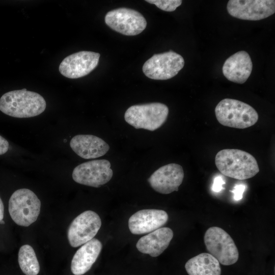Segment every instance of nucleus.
Here are the masks:
<instances>
[{
  "mask_svg": "<svg viewBox=\"0 0 275 275\" xmlns=\"http://www.w3.org/2000/svg\"><path fill=\"white\" fill-rule=\"evenodd\" d=\"M168 114L166 104L153 102L131 106L126 111L124 119L136 129L154 131L163 124Z\"/></svg>",
  "mask_w": 275,
  "mask_h": 275,
  "instance_id": "nucleus-4",
  "label": "nucleus"
},
{
  "mask_svg": "<svg viewBox=\"0 0 275 275\" xmlns=\"http://www.w3.org/2000/svg\"><path fill=\"white\" fill-rule=\"evenodd\" d=\"M111 166L110 162L106 159L87 161L74 169L72 177L77 183L99 187L112 179L113 172Z\"/></svg>",
  "mask_w": 275,
  "mask_h": 275,
  "instance_id": "nucleus-9",
  "label": "nucleus"
},
{
  "mask_svg": "<svg viewBox=\"0 0 275 275\" xmlns=\"http://www.w3.org/2000/svg\"><path fill=\"white\" fill-rule=\"evenodd\" d=\"M146 2L155 5L159 9L167 12H172L180 6L181 0H146Z\"/></svg>",
  "mask_w": 275,
  "mask_h": 275,
  "instance_id": "nucleus-21",
  "label": "nucleus"
},
{
  "mask_svg": "<svg viewBox=\"0 0 275 275\" xmlns=\"http://www.w3.org/2000/svg\"><path fill=\"white\" fill-rule=\"evenodd\" d=\"M184 178L182 167L177 163H170L156 170L148 179L151 187L162 194L178 191Z\"/></svg>",
  "mask_w": 275,
  "mask_h": 275,
  "instance_id": "nucleus-13",
  "label": "nucleus"
},
{
  "mask_svg": "<svg viewBox=\"0 0 275 275\" xmlns=\"http://www.w3.org/2000/svg\"><path fill=\"white\" fill-rule=\"evenodd\" d=\"M225 183L221 176H217L214 179L212 189L215 192H219L223 189V185Z\"/></svg>",
  "mask_w": 275,
  "mask_h": 275,
  "instance_id": "nucleus-23",
  "label": "nucleus"
},
{
  "mask_svg": "<svg viewBox=\"0 0 275 275\" xmlns=\"http://www.w3.org/2000/svg\"><path fill=\"white\" fill-rule=\"evenodd\" d=\"M102 248L101 242L93 238L76 252L71 263V270L74 275H82L89 271L96 261Z\"/></svg>",
  "mask_w": 275,
  "mask_h": 275,
  "instance_id": "nucleus-18",
  "label": "nucleus"
},
{
  "mask_svg": "<svg viewBox=\"0 0 275 275\" xmlns=\"http://www.w3.org/2000/svg\"><path fill=\"white\" fill-rule=\"evenodd\" d=\"M245 186L243 184L236 185L231 191L234 194V199L236 201L241 200L243 197V193L245 189Z\"/></svg>",
  "mask_w": 275,
  "mask_h": 275,
  "instance_id": "nucleus-22",
  "label": "nucleus"
},
{
  "mask_svg": "<svg viewBox=\"0 0 275 275\" xmlns=\"http://www.w3.org/2000/svg\"><path fill=\"white\" fill-rule=\"evenodd\" d=\"M100 54L90 51H80L71 54L62 61L59 70L64 76L78 78L85 76L97 66Z\"/></svg>",
  "mask_w": 275,
  "mask_h": 275,
  "instance_id": "nucleus-12",
  "label": "nucleus"
},
{
  "mask_svg": "<svg viewBox=\"0 0 275 275\" xmlns=\"http://www.w3.org/2000/svg\"><path fill=\"white\" fill-rule=\"evenodd\" d=\"M101 226L100 216L92 210L85 211L70 224L67 237L70 245L78 247L94 238Z\"/></svg>",
  "mask_w": 275,
  "mask_h": 275,
  "instance_id": "nucleus-10",
  "label": "nucleus"
},
{
  "mask_svg": "<svg viewBox=\"0 0 275 275\" xmlns=\"http://www.w3.org/2000/svg\"><path fill=\"white\" fill-rule=\"evenodd\" d=\"M169 218L168 213L159 209H143L132 214L128 220V227L133 234L153 232L163 226Z\"/></svg>",
  "mask_w": 275,
  "mask_h": 275,
  "instance_id": "nucleus-14",
  "label": "nucleus"
},
{
  "mask_svg": "<svg viewBox=\"0 0 275 275\" xmlns=\"http://www.w3.org/2000/svg\"><path fill=\"white\" fill-rule=\"evenodd\" d=\"M18 261L22 271L25 275H37L40 265L33 248L29 244L20 247L18 254Z\"/></svg>",
  "mask_w": 275,
  "mask_h": 275,
  "instance_id": "nucleus-20",
  "label": "nucleus"
},
{
  "mask_svg": "<svg viewBox=\"0 0 275 275\" xmlns=\"http://www.w3.org/2000/svg\"><path fill=\"white\" fill-rule=\"evenodd\" d=\"M215 114L222 125L238 129L250 127L258 120V114L252 106L230 98L224 99L217 104Z\"/></svg>",
  "mask_w": 275,
  "mask_h": 275,
  "instance_id": "nucleus-3",
  "label": "nucleus"
},
{
  "mask_svg": "<svg viewBox=\"0 0 275 275\" xmlns=\"http://www.w3.org/2000/svg\"><path fill=\"white\" fill-rule=\"evenodd\" d=\"M0 223H1V224H4V222L3 220H2V221H0Z\"/></svg>",
  "mask_w": 275,
  "mask_h": 275,
  "instance_id": "nucleus-26",
  "label": "nucleus"
},
{
  "mask_svg": "<svg viewBox=\"0 0 275 275\" xmlns=\"http://www.w3.org/2000/svg\"><path fill=\"white\" fill-rule=\"evenodd\" d=\"M253 63L249 54L239 51L229 57L224 63L222 71L224 76L235 83H244L250 77Z\"/></svg>",
  "mask_w": 275,
  "mask_h": 275,
  "instance_id": "nucleus-15",
  "label": "nucleus"
},
{
  "mask_svg": "<svg viewBox=\"0 0 275 275\" xmlns=\"http://www.w3.org/2000/svg\"><path fill=\"white\" fill-rule=\"evenodd\" d=\"M229 14L236 18L257 21L275 12L274 0H230L227 6Z\"/></svg>",
  "mask_w": 275,
  "mask_h": 275,
  "instance_id": "nucleus-11",
  "label": "nucleus"
},
{
  "mask_svg": "<svg viewBox=\"0 0 275 275\" xmlns=\"http://www.w3.org/2000/svg\"><path fill=\"white\" fill-rule=\"evenodd\" d=\"M9 147L8 142L0 135V155L6 153L8 150Z\"/></svg>",
  "mask_w": 275,
  "mask_h": 275,
  "instance_id": "nucleus-24",
  "label": "nucleus"
},
{
  "mask_svg": "<svg viewBox=\"0 0 275 275\" xmlns=\"http://www.w3.org/2000/svg\"><path fill=\"white\" fill-rule=\"evenodd\" d=\"M215 164L224 175L238 180L254 177L259 172L256 158L250 153L236 149H226L215 155Z\"/></svg>",
  "mask_w": 275,
  "mask_h": 275,
  "instance_id": "nucleus-1",
  "label": "nucleus"
},
{
  "mask_svg": "<svg viewBox=\"0 0 275 275\" xmlns=\"http://www.w3.org/2000/svg\"><path fill=\"white\" fill-rule=\"evenodd\" d=\"M70 146L79 157L85 159L99 157L109 149V145L102 139L91 134H78L72 138Z\"/></svg>",
  "mask_w": 275,
  "mask_h": 275,
  "instance_id": "nucleus-16",
  "label": "nucleus"
},
{
  "mask_svg": "<svg viewBox=\"0 0 275 275\" xmlns=\"http://www.w3.org/2000/svg\"><path fill=\"white\" fill-rule=\"evenodd\" d=\"M173 235L170 228H160L142 237L137 242L136 247L141 253L156 257L167 249Z\"/></svg>",
  "mask_w": 275,
  "mask_h": 275,
  "instance_id": "nucleus-17",
  "label": "nucleus"
},
{
  "mask_svg": "<svg viewBox=\"0 0 275 275\" xmlns=\"http://www.w3.org/2000/svg\"><path fill=\"white\" fill-rule=\"evenodd\" d=\"M184 65L183 58L170 50L154 54L146 61L142 70L144 74L149 78L166 80L176 75Z\"/></svg>",
  "mask_w": 275,
  "mask_h": 275,
  "instance_id": "nucleus-7",
  "label": "nucleus"
},
{
  "mask_svg": "<svg viewBox=\"0 0 275 275\" xmlns=\"http://www.w3.org/2000/svg\"><path fill=\"white\" fill-rule=\"evenodd\" d=\"M46 106V101L41 95L26 89L9 91L0 98V111L15 118L38 116L45 111Z\"/></svg>",
  "mask_w": 275,
  "mask_h": 275,
  "instance_id": "nucleus-2",
  "label": "nucleus"
},
{
  "mask_svg": "<svg viewBox=\"0 0 275 275\" xmlns=\"http://www.w3.org/2000/svg\"><path fill=\"white\" fill-rule=\"evenodd\" d=\"M188 275H221L220 263L207 253H201L189 259L185 264Z\"/></svg>",
  "mask_w": 275,
  "mask_h": 275,
  "instance_id": "nucleus-19",
  "label": "nucleus"
},
{
  "mask_svg": "<svg viewBox=\"0 0 275 275\" xmlns=\"http://www.w3.org/2000/svg\"><path fill=\"white\" fill-rule=\"evenodd\" d=\"M4 207L3 202L0 198V221L4 218Z\"/></svg>",
  "mask_w": 275,
  "mask_h": 275,
  "instance_id": "nucleus-25",
  "label": "nucleus"
},
{
  "mask_svg": "<svg viewBox=\"0 0 275 275\" xmlns=\"http://www.w3.org/2000/svg\"><path fill=\"white\" fill-rule=\"evenodd\" d=\"M41 202L31 190H16L9 201V212L18 225L28 227L37 219L40 212Z\"/></svg>",
  "mask_w": 275,
  "mask_h": 275,
  "instance_id": "nucleus-5",
  "label": "nucleus"
},
{
  "mask_svg": "<svg viewBox=\"0 0 275 275\" xmlns=\"http://www.w3.org/2000/svg\"><path fill=\"white\" fill-rule=\"evenodd\" d=\"M104 20L112 30L126 36L138 35L147 26V21L142 14L127 8H120L108 12Z\"/></svg>",
  "mask_w": 275,
  "mask_h": 275,
  "instance_id": "nucleus-8",
  "label": "nucleus"
},
{
  "mask_svg": "<svg viewBox=\"0 0 275 275\" xmlns=\"http://www.w3.org/2000/svg\"><path fill=\"white\" fill-rule=\"evenodd\" d=\"M204 241L209 254L221 264L231 265L238 260L239 252L233 239L222 228H208L204 234Z\"/></svg>",
  "mask_w": 275,
  "mask_h": 275,
  "instance_id": "nucleus-6",
  "label": "nucleus"
}]
</instances>
